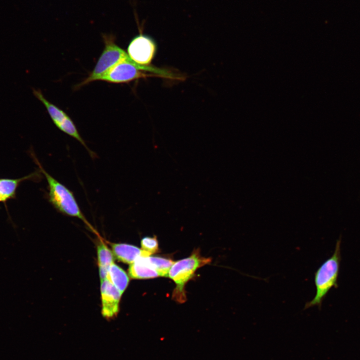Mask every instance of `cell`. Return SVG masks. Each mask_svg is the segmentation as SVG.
<instances>
[{"label":"cell","instance_id":"12","mask_svg":"<svg viewBox=\"0 0 360 360\" xmlns=\"http://www.w3.org/2000/svg\"><path fill=\"white\" fill-rule=\"evenodd\" d=\"M34 96L45 106L54 123L58 127L68 115L61 109L48 101L41 90L32 88Z\"/></svg>","mask_w":360,"mask_h":360},{"label":"cell","instance_id":"10","mask_svg":"<svg viewBox=\"0 0 360 360\" xmlns=\"http://www.w3.org/2000/svg\"><path fill=\"white\" fill-rule=\"evenodd\" d=\"M112 253L119 261L131 264L140 255L142 250L126 244H112Z\"/></svg>","mask_w":360,"mask_h":360},{"label":"cell","instance_id":"14","mask_svg":"<svg viewBox=\"0 0 360 360\" xmlns=\"http://www.w3.org/2000/svg\"><path fill=\"white\" fill-rule=\"evenodd\" d=\"M97 254L99 268L109 270L114 261V255L110 250L104 242H100L97 246Z\"/></svg>","mask_w":360,"mask_h":360},{"label":"cell","instance_id":"15","mask_svg":"<svg viewBox=\"0 0 360 360\" xmlns=\"http://www.w3.org/2000/svg\"><path fill=\"white\" fill-rule=\"evenodd\" d=\"M142 250L150 256L158 251V242L156 236L154 238L146 236L141 240Z\"/></svg>","mask_w":360,"mask_h":360},{"label":"cell","instance_id":"1","mask_svg":"<svg viewBox=\"0 0 360 360\" xmlns=\"http://www.w3.org/2000/svg\"><path fill=\"white\" fill-rule=\"evenodd\" d=\"M341 237L336 241L332 255L326 260L314 273L316 294L306 302L304 309L317 306L321 308L322 302L332 288L338 287V279L341 261Z\"/></svg>","mask_w":360,"mask_h":360},{"label":"cell","instance_id":"11","mask_svg":"<svg viewBox=\"0 0 360 360\" xmlns=\"http://www.w3.org/2000/svg\"><path fill=\"white\" fill-rule=\"evenodd\" d=\"M106 279L122 294L124 292L129 282L127 274L114 262L109 268Z\"/></svg>","mask_w":360,"mask_h":360},{"label":"cell","instance_id":"9","mask_svg":"<svg viewBox=\"0 0 360 360\" xmlns=\"http://www.w3.org/2000/svg\"><path fill=\"white\" fill-rule=\"evenodd\" d=\"M36 173L18 178H0V202L6 204L8 200L15 198L16 190L20 184L36 176Z\"/></svg>","mask_w":360,"mask_h":360},{"label":"cell","instance_id":"3","mask_svg":"<svg viewBox=\"0 0 360 360\" xmlns=\"http://www.w3.org/2000/svg\"><path fill=\"white\" fill-rule=\"evenodd\" d=\"M211 259L202 256L198 250L188 258L174 262L168 272V276L176 284L172 298L176 301L184 302L186 300L184 286L196 270L210 263Z\"/></svg>","mask_w":360,"mask_h":360},{"label":"cell","instance_id":"8","mask_svg":"<svg viewBox=\"0 0 360 360\" xmlns=\"http://www.w3.org/2000/svg\"><path fill=\"white\" fill-rule=\"evenodd\" d=\"M128 273L134 279H146L160 276L150 256L142 254L133 263L130 264Z\"/></svg>","mask_w":360,"mask_h":360},{"label":"cell","instance_id":"6","mask_svg":"<svg viewBox=\"0 0 360 360\" xmlns=\"http://www.w3.org/2000/svg\"><path fill=\"white\" fill-rule=\"evenodd\" d=\"M156 50L154 40L148 36L140 34L130 41L128 48V54L135 63L148 66L152 62Z\"/></svg>","mask_w":360,"mask_h":360},{"label":"cell","instance_id":"13","mask_svg":"<svg viewBox=\"0 0 360 360\" xmlns=\"http://www.w3.org/2000/svg\"><path fill=\"white\" fill-rule=\"evenodd\" d=\"M57 128L61 131L79 142L88 151L89 154L92 158L96 157V154L87 146L84 140L80 134L74 124L68 116Z\"/></svg>","mask_w":360,"mask_h":360},{"label":"cell","instance_id":"5","mask_svg":"<svg viewBox=\"0 0 360 360\" xmlns=\"http://www.w3.org/2000/svg\"><path fill=\"white\" fill-rule=\"evenodd\" d=\"M103 38L104 48L93 70L78 85L77 88L94 81L99 80L114 65L124 60L130 58L124 50L115 44L112 36L104 35Z\"/></svg>","mask_w":360,"mask_h":360},{"label":"cell","instance_id":"7","mask_svg":"<svg viewBox=\"0 0 360 360\" xmlns=\"http://www.w3.org/2000/svg\"><path fill=\"white\" fill-rule=\"evenodd\" d=\"M102 314L106 320L114 318L119 312L122 294L107 279L101 280Z\"/></svg>","mask_w":360,"mask_h":360},{"label":"cell","instance_id":"2","mask_svg":"<svg viewBox=\"0 0 360 360\" xmlns=\"http://www.w3.org/2000/svg\"><path fill=\"white\" fill-rule=\"evenodd\" d=\"M32 156L38 166L40 172L44 175L48 182V199L49 202L60 212L80 219L93 230L92 227L81 210L73 192L48 173L36 158L34 156Z\"/></svg>","mask_w":360,"mask_h":360},{"label":"cell","instance_id":"4","mask_svg":"<svg viewBox=\"0 0 360 360\" xmlns=\"http://www.w3.org/2000/svg\"><path fill=\"white\" fill-rule=\"evenodd\" d=\"M144 71L154 73L158 76L167 78H176L170 72L149 66L138 64L130 58L114 65L104 74L99 80L118 84L128 82L150 76L144 73Z\"/></svg>","mask_w":360,"mask_h":360}]
</instances>
